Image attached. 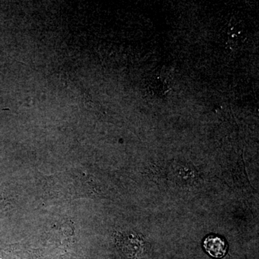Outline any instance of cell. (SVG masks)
<instances>
[{
  "instance_id": "1",
  "label": "cell",
  "mask_w": 259,
  "mask_h": 259,
  "mask_svg": "<svg viewBox=\"0 0 259 259\" xmlns=\"http://www.w3.org/2000/svg\"><path fill=\"white\" fill-rule=\"evenodd\" d=\"M204 248L211 256L221 258L226 255L228 245L221 237L209 236L204 240Z\"/></svg>"
}]
</instances>
